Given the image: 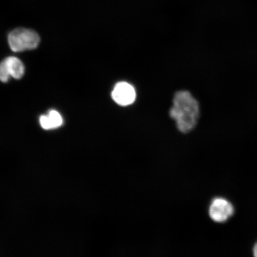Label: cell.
<instances>
[{
  "label": "cell",
  "mask_w": 257,
  "mask_h": 257,
  "mask_svg": "<svg viewBox=\"0 0 257 257\" xmlns=\"http://www.w3.org/2000/svg\"><path fill=\"white\" fill-rule=\"evenodd\" d=\"M170 116L176 122L177 128L182 133H190L197 124L200 117V106L197 99L187 91L176 93Z\"/></svg>",
  "instance_id": "6da1fadb"
},
{
  "label": "cell",
  "mask_w": 257,
  "mask_h": 257,
  "mask_svg": "<svg viewBox=\"0 0 257 257\" xmlns=\"http://www.w3.org/2000/svg\"><path fill=\"white\" fill-rule=\"evenodd\" d=\"M40 42L39 35L36 32L26 28H18L9 35L8 43L14 52L33 50Z\"/></svg>",
  "instance_id": "7a4b0ae2"
},
{
  "label": "cell",
  "mask_w": 257,
  "mask_h": 257,
  "mask_svg": "<svg viewBox=\"0 0 257 257\" xmlns=\"http://www.w3.org/2000/svg\"><path fill=\"white\" fill-rule=\"evenodd\" d=\"M234 212L233 204L223 197L213 199L208 209V214L211 219L218 223L226 222L233 216Z\"/></svg>",
  "instance_id": "3957f363"
},
{
  "label": "cell",
  "mask_w": 257,
  "mask_h": 257,
  "mask_svg": "<svg viewBox=\"0 0 257 257\" xmlns=\"http://www.w3.org/2000/svg\"><path fill=\"white\" fill-rule=\"evenodd\" d=\"M25 67L20 59L16 57H9L0 63V80L7 82L12 77L19 79L24 76Z\"/></svg>",
  "instance_id": "277c9868"
},
{
  "label": "cell",
  "mask_w": 257,
  "mask_h": 257,
  "mask_svg": "<svg viewBox=\"0 0 257 257\" xmlns=\"http://www.w3.org/2000/svg\"><path fill=\"white\" fill-rule=\"evenodd\" d=\"M111 97L115 103L118 105H131L136 100V90L133 85L127 82H118L112 89Z\"/></svg>",
  "instance_id": "5b68a950"
},
{
  "label": "cell",
  "mask_w": 257,
  "mask_h": 257,
  "mask_svg": "<svg viewBox=\"0 0 257 257\" xmlns=\"http://www.w3.org/2000/svg\"><path fill=\"white\" fill-rule=\"evenodd\" d=\"M40 123L45 130H54L62 126L63 119L62 115L56 110L48 112L47 115H43L40 118Z\"/></svg>",
  "instance_id": "8992f818"
},
{
  "label": "cell",
  "mask_w": 257,
  "mask_h": 257,
  "mask_svg": "<svg viewBox=\"0 0 257 257\" xmlns=\"http://www.w3.org/2000/svg\"><path fill=\"white\" fill-rule=\"evenodd\" d=\"M253 255L257 257V242L255 243L253 248Z\"/></svg>",
  "instance_id": "52a82bcc"
}]
</instances>
